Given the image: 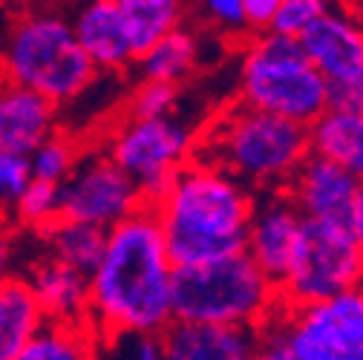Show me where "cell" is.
I'll use <instances>...</instances> for the list:
<instances>
[{
	"label": "cell",
	"instance_id": "obj_32",
	"mask_svg": "<svg viewBox=\"0 0 363 360\" xmlns=\"http://www.w3.org/2000/svg\"><path fill=\"white\" fill-rule=\"evenodd\" d=\"M277 4L280 0H245V21L251 29V38L265 35L271 29V21L277 15Z\"/></svg>",
	"mask_w": 363,
	"mask_h": 360
},
{
	"label": "cell",
	"instance_id": "obj_12",
	"mask_svg": "<svg viewBox=\"0 0 363 360\" xmlns=\"http://www.w3.org/2000/svg\"><path fill=\"white\" fill-rule=\"evenodd\" d=\"M303 225L306 219L283 191L262 193V199H257L254 205L245 234V257L274 286L283 283L294 262V254L303 240Z\"/></svg>",
	"mask_w": 363,
	"mask_h": 360
},
{
	"label": "cell",
	"instance_id": "obj_13",
	"mask_svg": "<svg viewBox=\"0 0 363 360\" xmlns=\"http://www.w3.org/2000/svg\"><path fill=\"white\" fill-rule=\"evenodd\" d=\"M357 191L360 182H354L346 170L317 156H308L283 193L291 199V205L306 222H326L349 228Z\"/></svg>",
	"mask_w": 363,
	"mask_h": 360
},
{
	"label": "cell",
	"instance_id": "obj_7",
	"mask_svg": "<svg viewBox=\"0 0 363 360\" xmlns=\"http://www.w3.org/2000/svg\"><path fill=\"white\" fill-rule=\"evenodd\" d=\"M199 130L182 116L173 118H127L121 116L101 139L104 156L127 173L150 208L173 179L196 156Z\"/></svg>",
	"mask_w": 363,
	"mask_h": 360
},
{
	"label": "cell",
	"instance_id": "obj_15",
	"mask_svg": "<svg viewBox=\"0 0 363 360\" xmlns=\"http://www.w3.org/2000/svg\"><path fill=\"white\" fill-rule=\"evenodd\" d=\"M69 23L99 75H113L135 64L118 0H89L69 15Z\"/></svg>",
	"mask_w": 363,
	"mask_h": 360
},
{
	"label": "cell",
	"instance_id": "obj_11",
	"mask_svg": "<svg viewBox=\"0 0 363 360\" xmlns=\"http://www.w3.org/2000/svg\"><path fill=\"white\" fill-rule=\"evenodd\" d=\"M145 196L139 193L127 173H121L101 147L81 153L75 170L61 185V219L93 225L113 231L124 219L145 210Z\"/></svg>",
	"mask_w": 363,
	"mask_h": 360
},
{
	"label": "cell",
	"instance_id": "obj_17",
	"mask_svg": "<svg viewBox=\"0 0 363 360\" xmlns=\"http://www.w3.org/2000/svg\"><path fill=\"white\" fill-rule=\"evenodd\" d=\"M159 340L164 360H251L257 332L170 323Z\"/></svg>",
	"mask_w": 363,
	"mask_h": 360
},
{
	"label": "cell",
	"instance_id": "obj_29",
	"mask_svg": "<svg viewBox=\"0 0 363 360\" xmlns=\"http://www.w3.org/2000/svg\"><path fill=\"white\" fill-rule=\"evenodd\" d=\"M96 360H164L162 340L150 334H110L99 337Z\"/></svg>",
	"mask_w": 363,
	"mask_h": 360
},
{
	"label": "cell",
	"instance_id": "obj_4",
	"mask_svg": "<svg viewBox=\"0 0 363 360\" xmlns=\"http://www.w3.org/2000/svg\"><path fill=\"white\" fill-rule=\"evenodd\" d=\"M0 78L50 104L69 107L99 84L67 15L55 9H23L0 29Z\"/></svg>",
	"mask_w": 363,
	"mask_h": 360
},
{
	"label": "cell",
	"instance_id": "obj_1",
	"mask_svg": "<svg viewBox=\"0 0 363 360\" xmlns=\"http://www.w3.org/2000/svg\"><path fill=\"white\" fill-rule=\"evenodd\" d=\"M173 274L164 234L150 208L107 231L99 268L89 277V329L99 337L150 334L173 323Z\"/></svg>",
	"mask_w": 363,
	"mask_h": 360
},
{
	"label": "cell",
	"instance_id": "obj_23",
	"mask_svg": "<svg viewBox=\"0 0 363 360\" xmlns=\"http://www.w3.org/2000/svg\"><path fill=\"white\" fill-rule=\"evenodd\" d=\"M99 334L89 326L47 323L12 360H96Z\"/></svg>",
	"mask_w": 363,
	"mask_h": 360
},
{
	"label": "cell",
	"instance_id": "obj_8",
	"mask_svg": "<svg viewBox=\"0 0 363 360\" xmlns=\"http://www.w3.org/2000/svg\"><path fill=\"white\" fill-rule=\"evenodd\" d=\"M363 286V257L343 225L306 222L289 274L277 286L286 305L323 303Z\"/></svg>",
	"mask_w": 363,
	"mask_h": 360
},
{
	"label": "cell",
	"instance_id": "obj_14",
	"mask_svg": "<svg viewBox=\"0 0 363 360\" xmlns=\"http://www.w3.org/2000/svg\"><path fill=\"white\" fill-rule=\"evenodd\" d=\"M23 280L29 283L47 323L89 326V277L50 254H40L26 265Z\"/></svg>",
	"mask_w": 363,
	"mask_h": 360
},
{
	"label": "cell",
	"instance_id": "obj_30",
	"mask_svg": "<svg viewBox=\"0 0 363 360\" xmlns=\"http://www.w3.org/2000/svg\"><path fill=\"white\" fill-rule=\"evenodd\" d=\"M32 185V167L29 156L0 153V208H12L21 202L26 188Z\"/></svg>",
	"mask_w": 363,
	"mask_h": 360
},
{
	"label": "cell",
	"instance_id": "obj_24",
	"mask_svg": "<svg viewBox=\"0 0 363 360\" xmlns=\"http://www.w3.org/2000/svg\"><path fill=\"white\" fill-rule=\"evenodd\" d=\"M81 153H84V147L78 145V139H72L69 133L58 130L55 136H50L29 156L32 179H35V182H47V185L61 188L69 179V173L75 170Z\"/></svg>",
	"mask_w": 363,
	"mask_h": 360
},
{
	"label": "cell",
	"instance_id": "obj_34",
	"mask_svg": "<svg viewBox=\"0 0 363 360\" xmlns=\"http://www.w3.org/2000/svg\"><path fill=\"white\" fill-rule=\"evenodd\" d=\"M349 234L363 257V185L357 191V199H354V208H352V216H349Z\"/></svg>",
	"mask_w": 363,
	"mask_h": 360
},
{
	"label": "cell",
	"instance_id": "obj_25",
	"mask_svg": "<svg viewBox=\"0 0 363 360\" xmlns=\"http://www.w3.org/2000/svg\"><path fill=\"white\" fill-rule=\"evenodd\" d=\"M15 216L29 231H50L55 222H61V188L32 179V185L15 205Z\"/></svg>",
	"mask_w": 363,
	"mask_h": 360
},
{
	"label": "cell",
	"instance_id": "obj_3",
	"mask_svg": "<svg viewBox=\"0 0 363 360\" xmlns=\"http://www.w3.org/2000/svg\"><path fill=\"white\" fill-rule=\"evenodd\" d=\"M308 156V127L237 101L199 130L194 159L228 173L251 193H280Z\"/></svg>",
	"mask_w": 363,
	"mask_h": 360
},
{
	"label": "cell",
	"instance_id": "obj_21",
	"mask_svg": "<svg viewBox=\"0 0 363 360\" xmlns=\"http://www.w3.org/2000/svg\"><path fill=\"white\" fill-rule=\"evenodd\" d=\"M118 6L135 61L191 18V9L179 0H118Z\"/></svg>",
	"mask_w": 363,
	"mask_h": 360
},
{
	"label": "cell",
	"instance_id": "obj_22",
	"mask_svg": "<svg viewBox=\"0 0 363 360\" xmlns=\"http://www.w3.org/2000/svg\"><path fill=\"white\" fill-rule=\"evenodd\" d=\"M40 237L52 259L75 268L84 277H93L107 245V231L93 228V225H81V222H67V219L55 222Z\"/></svg>",
	"mask_w": 363,
	"mask_h": 360
},
{
	"label": "cell",
	"instance_id": "obj_6",
	"mask_svg": "<svg viewBox=\"0 0 363 360\" xmlns=\"http://www.w3.org/2000/svg\"><path fill=\"white\" fill-rule=\"evenodd\" d=\"M240 104L311 127L329 110V86L300 43L280 35L248 38L237 64Z\"/></svg>",
	"mask_w": 363,
	"mask_h": 360
},
{
	"label": "cell",
	"instance_id": "obj_33",
	"mask_svg": "<svg viewBox=\"0 0 363 360\" xmlns=\"http://www.w3.org/2000/svg\"><path fill=\"white\" fill-rule=\"evenodd\" d=\"M21 268V240L0 225V280L18 277Z\"/></svg>",
	"mask_w": 363,
	"mask_h": 360
},
{
	"label": "cell",
	"instance_id": "obj_5",
	"mask_svg": "<svg viewBox=\"0 0 363 360\" xmlns=\"http://www.w3.org/2000/svg\"><path fill=\"white\" fill-rule=\"evenodd\" d=\"M277 311V286L245 254L173 274V323L259 332Z\"/></svg>",
	"mask_w": 363,
	"mask_h": 360
},
{
	"label": "cell",
	"instance_id": "obj_9",
	"mask_svg": "<svg viewBox=\"0 0 363 360\" xmlns=\"http://www.w3.org/2000/svg\"><path fill=\"white\" fill-rule=\"evenodd\" d=\"M297 360H363V286L277 314Z\"/></svg>",
	"mask_w": 363,
	"mask_h": 360
},
{
	"label": "cell",
	"instance_id": "obj_31",
	"mask_svg": "<svg viewBox=\"0 0 363 360\" xmlns=\"http://www.w3.org/2000/svg\"><path fill=\"white\" fill-rule=\"evenodd\" d=\"M280 314V311H277ZM251 360H297L286 334H283V326L280 320H268L259 332H257V346H254V357Z\"/></svg>",
	"mask_w": 363,
	"mask_h": 360
},
{
	"label": "cell",
	"instance_id": "obj_18",
	"mask_svg": "<svg viewBox=\"0 0 363 360\" xmlns=\"http://www.w3.org/2000/svg\"><path fill=\"white\" fill-rule=\"evenodd\" d=\"M308 147L363 185V113L329 107L308 127Z\"/></svg>",
	"mask_w": 363,
	"mask_h": 360
},
{
	"label": "cell",
	"instance_id": "obj_10",
	"mask_svg": "<svg viewBox=\"0 0 363 360\" xmlns=\"http://www.w3.org/2000/svg\"><path fill=\"white\" fill-rule=\"evenodd\" d=\"M329 86V107L363 113V18L329 6L297 40Z\"/></svg>",
	"mask_w": 363,
	"mask_h": 360
},
{
	"label": "cell",
	"instance_id": "obj_2",
	"mask_svg": "<svg viewBox=\"0 0 363 360\" xmlns=\"http://www.w3.org/2000/svg\"><path fill=\"white\" fill-rule=\"evenodd\" d=\"M257 193L199 159L150 205L176 268L211 265L245 254Z\"/></svg>",
	"mask_w": 363,
	"mask_h": 360
},
{
	"label": "cell",
	"instance_id": "obj_19",
	"mask_svg": "<svg viewBox=\"0 0 363 360\" xmlns=\"http://www.w3.org/2000/svg\"><path fill=\"white\" fill-rule=\"evenodd\" d=\"M202 50H205V35L188 18L164 40H159L150 52H145L139 61H135V67H139L142 81H159V84L182 86L199 72Z\"/></svg>",
	"mask_w": 363,
	"mask_h": 360
},
{
	"label": "cell",
	"instance_id": "obj_28",
	"mask_svg": "<svg viewBox=\"0 0 363 360\" xmlns=\"http://www.w3.org/2000/svg\"><path fill=\"white\" fill-rule=\"evenodd\" d=\"M329 9V4L323 0H280L277 4V15L271 21V35H280V38H291L300 40L303 32L320 18Z\"/></svg>",
	"mask_w": 363,
	"mask_h": 360
},
{
	"label": "cell",
	"instance_id": "obj_20",
	"mask_svg": "<svg viewBox=\"0 0 363 360\" xmlns=\"http://www.w3.org/2000/svg\"><path fill=\"white\" fill-rule=\"evenodd\" d=\"M43 326L47 317L23 274L0 280V360H12Z\"/></svg>",
	"mask_w": 363,
	"mask_h": 360
},
{
	"label": "cell",
	"instance_id": "obj_26",
	"mask_svg": "<svg viewBox=\"0 0 363 360\" xmlns=\"http://www.w3.org/2000/svg\"><path fill=\"white\" fill-rule=\"evenodd\" d=\"M182 86L159 84V81H139L127 99L124 116L127 118H173L179 116Z\"/></svg>",
	"mask_w": 363,
	"mask_h": 360
},
{
	"label": "cell",
	"instance_id": "obj_27",
	"mask_svg": "<svg viewBox=\"0 0 363 360\" xmlns=\"http://www.w3.org/2000/svg\"><path fill=\"white\" fill-rule=\"evenodd\" d=\"M191 18L199 29H208L219 38H251L245 21V0H208L191 9Z\"/></svg>",
	"mask_w": 363,
	"mask_h": 360
},
{
	"label": "cell",
	"instance_id": "obj_16",
	"mask_svg": "<svg viewBox=\"0 0 363 360\" xmlns=\"http://www.w3.org/2000/svg\"><path fill=\"white\" fill-rule=\"evenodd\" d=\"M61 110L29 89L0 78V153L32 156L58 133Z\"/></svg>",
	"mask_w": 363,
	"mask_h": 360
}]
</instances>
